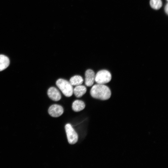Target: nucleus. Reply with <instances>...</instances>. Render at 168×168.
Wrapping results in <instances>:
<instances>
[{
    "label": "nucleus",
    "mask_w": 168,
    "mask_h": 168,
    "mask_svg": "<svg viewBox=\"0 0 168 168\" xmlns=\"http://www.w3.org/2000/svg\"><path fill=\"white\" fill-rule=\"evenodd\" d=\"M90 94L93 98L105 100L110 98L111 92L107 86L104 84H97L92 86L90 90Z\"/></svg>",
    "instance_id": "nucleus-1"
},
{
    "label": "nucleus",
    "mask_w": 168,
    "mask_h": 168,
    "mask_svg": "<svg viewBox=\"0 0 168 168\" xmlns=\"http://www.w3.org/2000/svg\"><path fill=\"white\" fill-rule=\"evenodd\" d=\"M56 84L65 96L69 97L72 95L73 89L69 82L60 78L57 81Z\"/></svg>",
    "instance_id": "nucleus-2"
},
{
    "label": "nucleus",
    "mask_w": 168,
    "mask_h": 168,
    "mask_svg": "<svg viewBox=\"0 0 168 168\" xmlns=\"http://www.w3.org/2000/svg\"><path fill=\"white\" fill-rule=\"evenodd\" d=\"M111 79L110 72L106 70H102L98 71L95 77V81L99 84H104L110 82Z\"/></svg>",
    "instance_id": "nucleus-3"
},
{
    "label": "nucleus",
    "mask_w": 168,
    "mask_h": 168,
    "mask_svg": "<svg viewBox=\"0 0 168 168\" xmlns=\"http://www.w3.org/2000/svg\"><path fill=\"white\" fill-rule=\"evenodd\" d=\"M65 129L69 143L71 144L76 143L77 141L78 136L71 125L69 124H66Z\"/></svg>",
    "instance_id": "nucleus-4"
},
{
    "label": "nucleus",
    "mask_w": 168,
    "mask_h": 168,
    "mask_svg": "<svg viewBox=\"0 0 168 168\" xmlns=\"http://www.w3.org/2000/svg\"><path fill=\"white\" fill-rule=\"evenodd\" d=\"M63 107L59 105L54 104L51 105L48 109V113L51 116L57 117L63 114Z\"/></svg>",
    "instance_id": "nucleus-5"
},
{
    "label": "nucleus",
    "mask_w": 168,
    "mask_h": 168,
    "mask_svg": "<svg viewBox=\"0 0 168 168\" xmlns=\"http://www.w3.org/2000/svg\"><path fill=\"white\" fill-rule=\"evenodd\" d=\"M95 72L92 70H87L85 73V85L87 86H92L95 81Z\"/></svg>",
    "instance_id": "nucleus-6"
},
{
    "label": "nucleus",
    "mask_w": 168,
    "mask_h": 168,
    "mask_svg": "<svg viewBox=\"0 0 168 168\" xmlns=\"http://www.w3.org/2000/svg\"><path fill=\"white\" fill-rule=\"evenodd\" d=\"M47 94L50 99L55 101L59 100L61 98V95L59 91L54 87H50L48 89Z\"/></svg>",
    "instance_id": "nucleus-7"
},
{
    "label": "nucleus",
    "mask_w": 168,
    "mask_h": 168,
    "mask_svg": "<svg viewBox=\"0 0 168 168\" xmlns=\"http://www.w3.org/2000/svg\"><path fill=\"white\" fill-rule=\"evenodd\" d=\"M86 87L81 85L76 86L73 90V93L75 96L78 98L82 97L86 93Z\"/></svg>",
    "instance_id": "nucleus-8"
},
{
    "label": "nucleus",
    "mask_w": 168,
    "mask_h": 168,
    "mask_svg": "<svg viewBox=\"0 0 168 168\" xmlns=\"http://www.w3.org/2000/svg\"><path fill=\"white\" fill-rule=\"evenodd\" d=\"M85 105L83 101L79 100H76L72 103V108L75 112H79L84 109Z\"/></svg>",
    "instance_id": "nucleus-9"
},
{
    "label": "nucleus",
    "mask_w": 168,
    "mask_h": 168,
    "mask_svg": "<svg viewBox=\"0 0 168 168\" xmlns=\"http://www.w3.org/2000/svg\"><path fill=\"white\" fill-rule=\"evenodd\" d=\"M10 60L8 57L0 54V71L6 68L9 65Z\"/></svg>",
    "instance_id": "nucleus-10"
},
{
    "label": "nucleus",
    "mask_w": 168,
    "mask_h": 168,
    "mask_svg": "<svg viewBox=\"0 0 168 168\" xmlns=\"http://www.w3.org/2000/svg\"><path fill=\"white\" fill-rule=\"evenodd\" d=\"M83 82L82 77L79 75H75L70 79L69 82L72 86H77L81 85Z\"/></svg>",
    "instance_id": "nucleus-11"
},
{
    "label": "nucleus",
    "mask_w": 168,
    "mask_h": 168,
    "mask_svg": "<svg viewBox=\"0 0 168 168\" xmlns=\"http://www.w3.org/2000/svg\"><path fill=\"white\" fill-rule=\"evenodd\" d=\"M150 3L151 7L156 10L159 9L162 5L161 0H150Z\"/></svg>",
    "instance_id": "nucleus-12"
},
{
    "label": "nucleus",
    "mask_w": 168,
    "mask_h": 168,
    "mask_svg": "<svg viewBox=\"0 0 168 168\" xmlns=\"http://www.w3.org/2000/svg\"><path fill=\"white\" fill-rule=\"evenodd\" d=\"M168 3H167L165 7V11L167 14H168Z\"/></svg>",
    "instance_id": "nucleus-13"
},
{
    "label": "nucleus",
    "mask_w": 168,
    "mask_h": 168,
    "mask_svg": "<svg viewBox=\"0 0 168 168\" xmlns=\"http://www.w3.org/2000/svg\"><path fill=\"white\" fill-rule=\"evenodd\" d=\"M167 1H168V0H167Z\"/></svg>",
    "instance_id": "nucleus-14"
}]
</instances>
